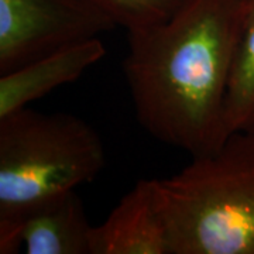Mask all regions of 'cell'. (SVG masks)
<instances>
[{
	"label": "cell",
	"instance_id": "obj_1",
	"mask_svg": "<svg viewBox=\"0 0 254 254\" xmlns=\"http://www.w3.org/2000/svg\"><path fill=\"white\" fill-rule=\"evenodd\" d=\"M240 31V0H192L165 23L127 31L123 72L147 133L193 157L216 153Z\"/></svg>",
	"mask_w": 254,
	"mask_h": 254
},
{
	"label": "cell",
	"instance_id": "obj_2",
	"mask_svg": "<svg viewBox=\"0 0 254 254\" xmlns=\"http://www.w3.org/2000/svg\"><path fill=\"white\" fill-rule=\"evenodd\" d=\"M170 254H254V133L157 180Z\"/></svg>",
	"mask_w": 254,
	"mask_h": 254
},
{
	"label": "cell",
	"instance_id": "obj_3",
	"mask_svg": "<svg viewBox=\"0 0 254 254\" xmlns=\"http://www.w3.org/2000/svg\"><path fill=\"white\" fill-rule=\"evenodd\" d=\"M105 165L102 138L73 115L23 108L0 118V222L76 190Z\"/></svg>",
	"mask_w": 254,
	"mask_h": 254
},
{
	"label": "cell",
	"instance_id": "obj_4",
	"mask_svg": "<svg viewBox=\"0 0 254 254\" xmlns=\"http://www.w3.org/2000/svg\"><path fill=\"white\" fill-rule=\"evenodd\" d=\"M116 26L92 0H0V75Z\"/></svg>",
	"mask_w": 254,
	"mask_h": 254
},
{
	"label": "cell",
	"instance_id": "obj_5",
	"mask_svg": "<svg viewBox=\"0 0 254 254\" xmlns=\"http://www.w3.org/2000/svg\"><path fill=\"white\" fill-rule=\"evenodd\" d=\"M92 225L85 205L69 190L44 200L23 218L0 222V254H89Z\"/></svg>",
	"mask_w": 254,
	"mask_h": 254
},
{
	"label": "cell",
	"instance_id": "obj_6",
	"mask_svg": "<svg viewBox=\"0 0 254 254\" xmlns=\"http://www.w3.org/2000/svg\"><path fill=\"white\" fill-rule=\"evenodd\" d=\"M89 254H170L157 178L138 180L106 220L92 226Z\"/></svg>",
	"mask_w": 254,
	"mask_h": 254
},
{
	"label": "cell",
	"instance_id": "obj_7",
	"mask_svg": "<svg viewBox=\"0 0 254 254\" xmlns=\"http://www.w3.org/2000/svg\"><path fill=\"white\" fill-rule=\"evenodd\" d=\"M105 54L106 48L98 37L0 75V118L27 108L28 103L61 85L76 81Z\"/></svg>",
	"mask_w": 254,
	"mask_h": 254
},
{
	"label": "cell",
	"instance_id": "obj_8",
	"mask_svg": "<svg viewBox=\"0 0 254 254\" xmlns=\"http://www.w3.org/2000/svg\"><path fill=\"white\" fill-rule=\"evenodd\" d=\"M227 133H254V0H240V31L229 78Z\"/></svg>",
	"mask_w": 254,
	"mask_h": 254
},
{
	"label": "cell",
	"instance_id": "obj_9",
	"mask_svg": "<svg viewBox=\"0 0 254 254\" xmlns=\"http://www.w3.org/2000/svg\"><path fill=\"white\" fill-rule=\"evenodd\" d=\"M127 31L165 23L192 0H92Z\"/></svg>",
	"mask_w": 254,
	"mask_h": 254
}]
</instances>
